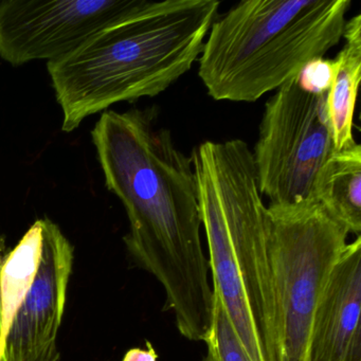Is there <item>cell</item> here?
I'll return each instance as SVG.
<instances>
[{
	"label": "cell",
	"instance_id": "6da1fadb",
	"mask_svg": "<svg viewBox=\"0 0 361 361\" xmlns=\"http://www.w3.org/2000/svg\"><path fill=\"white\" fill-rule=\"evenodd\" d=\"M105 187L123 204L128 253L166 293L164 310L191 341L210 337L214 297L200 240L197 185L191 157L152 109L105 111L92 130Z\"/></svg>",
	"mask_w": 361,
	"mask_h": 361
},
{
	"label": "cell",
	"instance_id": "7a4b0ae2",
	"mask_svg": "<svg viewBox=\"0 0 361 361\" xmlns=\"http://www.w3.org/2000/svg\"><path fill=\"white\" fill-rule=\"evenodd\" d=\"M219 5L166 0L155 11L105 29L73 54L47 63L63 132H73L111 105L168 90L200 58Z\"/></svg>",
	"mask_w": 361,
	"mask_h": 361
},
{
	"label": "cell",
	"instance_id": "3957f363",
	"mask_svg": "<svg viewBox=\"0 0 361 361\" xmlns=\"http://www.w3.org/2000/svg\"><path fill=\"white\" fill-rule=\"evenodd\" d=\"M350 0H247L211 25L198 75L217 101L255 102L343 37Z\"/></svg>",
	"mask_w": 361,
	"mask_h": 361
},
{
	"label": "cell",
	"instance_id": "277c9868",
	"mask_svg": "<svg viewBox=\"0 0 361 361\" xmlns=\"http://www.w3.org/2000/svg\"><path fill=\"white\" fill-rule=\"evenodd\" d=\"M191 159L196 179L210 190L223 213L264 361H279L268 209L252 153L240 139L204 141Z\"/></svg>",
	"mask_w": 361,
	"mask_h": 361
},
{
	"label": "cell",
	"instance_id": "5b68a950",
	"mask_svg": "<svg viewBox=\"0 0 361 361\" xmlns=\"http://www.w3.org/2000/svg\"><path fill=\"white\" fill-rule=\"evenodd\" d=\"M267 209L279 361H305L314 310L350 232L319 202Z\"/></svg>",
	"mask_w": 361,
	"mask_h": 361
},
{
	"label": "cell",
	"instance_id": "8992f818",
	"mask_svg": "<svg viewBox=\"0 0 361 361\" xmlns=\"http://www.w3.org/2000/svg\"><path fill=\"white\" fill-rule=\"evenodd\" d=\"M326 97L306 90L297 78L266 103L252 155L270 206L318 202L317 178L335 152Z\"/></svg>",
	"mask_w": 361,
	"mask_h": 361
},
{
	"label": "cell",
	"instance_id": "52a82bcc",
	"mask_svg": "<svg viewBox=\"0 0 361 361\" xmlns=\"http://www.w3.org/2000/svg\"><path fill=\"white\" fill-rule=\"evenodd\" d=\"M147 0H0V58L12 66L60 60L101 31L151 13Z\"/></svg>",
	"mask_w": 361,
	"mask_h": 361
},
{
	"label": "cell",
	"instance_id": "ba28073f",
	"mask_svg": "<svg viewBox=\"0 0 361 361\" xmlns=\"http://www.w3.org/2000/svg\"><path fill=\"white\" fill-rule=\"evenodd\" d=\"M73 265V245L56 223L43 219L39 269L0 346V361H59Z\"/></svg>",
	"mask_w": 361,
	"mask_h": 361
},
{
	"label": "cell",
	"instance_id": "9c48e42d",
	"mask_svg": "<svg viewBox=\"0 0 361 361\" xmlns=\"http://www.w3.org/2000/svg\"><path fill=\"white\" fill-rule=\"evenodd\" d=\"M361 238L346 245L312 317L305 361H361Z\"/></svg>",
	"mask_w": 361,
	"mask_h": 361
},
{
	"label": "cell",
	"instance_id": "30bf717a",
	"mask_svg": "<svg viewBox=\"0 0 361 361\" xmlns=\"http://www.w3.org/2000/svg\"><path fill=\"white\" fill-rule=\"evenodd\" d=\"M342 37L345 45L333 60V77L326 97L335 152L357 145L353 128L361 80V16L346 20Z\"/></svg>",
	"mask_w": 361,
	"mask_h": 361
},
{
	"label": "cell",
	"instance_id": "8fae6325",
	"mask_svg": "<svg viewBox=\"0 0 361 361\" xmlns=\"http://www.w3.org/2000/svg\"><path fill=\"white\" fill-rule=\"evenodd\" d=\"M316 200L350 233H361V147L334 152L317 178Z\"/></svg>",
	"mask_w": 361,
	"mask_h": 361
},
{
	"label": "cell",
	"instance_id": "7c38bea8",
	"mask_svg": "<svg viewBox=\"0 0 361 361\" xmlns=\"http://www.w3.org/2000/svg\"><path fill=\"white\" fill-rule=\"evenodd\" d=\"M214 316L210 337L207 340L208 355L214 361H252L230 321L221 298L213 291Z\"/></svg>",
	"mask_w": 361,
	"mask_h": 361
},
{
	"label": "cell",
	"instance_id": "4fadbf2b",
	"mask_svg": "<svg viewBox=\"0 0 361 361\" xmlns=\"http://www.w3.org/2000/svg\"><path fill=\"white\" fill-rule=\"evenodd\" d=\"M333 68V60L320 59L314 61L301 71L298 82L306 90L314 94H325L331 86Z\"/></svg>",
	"mask_w": 361,
	"mask_h": 361
},
{
	"label": "cell",
	"instance_id": "5bb4252c",
	"mask_svg": "<svg viewBox=\"0 0 361 361\" xmlns=\"http://www.w3.org/2000/svg\"><path fill=\"white\" fill-rule=\"evenodd\" d=\"M158 354L151 342L147 341V348H130L122 361H157Z\"/></svg>",
	"mask_w": 361,
	"mask_h": 361
},
{
	"label": "cell",
	"instance_id": "9a60e30c",
	"mask_svg": "<svg viewBox=\"0 0 361 361\" xmlns=\"http://www.w3.org/2000/svg\"><path fill=\"white\" fill-rule=\"evenodd\" d=\"M204 361H214L212 359V357L210 356V355H207L206 358L204 359Z\"/></svg>",
	"mask_w": 361,
	"mask_h": 361
}]
</instances>
